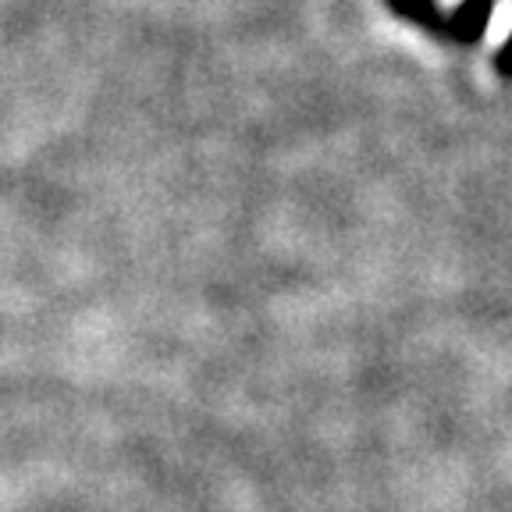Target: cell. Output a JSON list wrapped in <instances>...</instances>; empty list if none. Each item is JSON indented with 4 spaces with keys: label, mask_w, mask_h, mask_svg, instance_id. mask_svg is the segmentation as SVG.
I'll return each mask as SVG.
<instances>
[{
    "label": "cell",
    "mask_w": 512,
    "mask_h": 512,
    "mask_svg": "<svg viewBox=\"0 0 512 512\" xmlns=\"http://www.w3.org/2000/svg\"><path fill=\"white\" fill-rule=\"evenodd\" d=\"M388 4H392V11L406 15L409 22L424 25L427 32H434V36H441V40L473 43L480 32H484V25H488V11L495 0H466L456 15H445V18L438 15L434 0H388Z\"/></svg>",
    "instance_id": "6da1fadb"
}]
</instances>
